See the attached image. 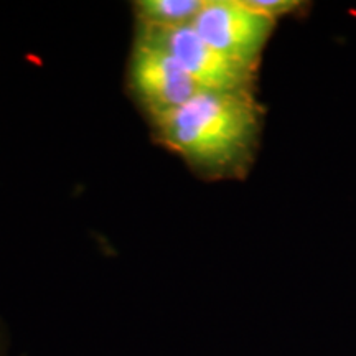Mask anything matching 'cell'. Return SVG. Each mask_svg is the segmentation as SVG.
<instances>
[{"label":"cell","instance_id":"cell-1","mask_svg":"<svg viewBox=\"0 0 356 356\" xmlns=\"http://www.w3.org/2000/svg\"><path fill=\"white\" fill-rule=\"evenodd\" d=\"M252 92L200 91L152 121L155 139L210 178L239 175L251 162L261 132Z\"/></svg>","mask_w":356,"mask_h":356},{"label":"cell","instance_id":"cell-2","mask_svg":"<svg viewBox=\"0 0 356 356\" xmlns=\"http://www.w3.org/2000/svg\"><path fill=\"white\" fill-rule=\"evenodd\" d=\"M137 33L170 53L202 91L252 92L257 66L222 55L208 44L191 25L145 26Z\"/></svg>","mask_w":356,"mask_h":356},{"label":"cell","instance_id":"cell-3","mask_svg":"<svg viewBox=\"0 0 356 356\" xmlns=\"http://www.w3.org/2000/svg\"><path fill=\"white\" fill-rule=\"evenodd\" d=\"M129 88L150 122L202 91L170 53L139 33L129 58Z\"/></svg>","mask_w":356,"mask_h":356},{"label":"cell","instance_id":"cell-4","mask_svg":"<svg viewBox=\"0 0 356 356\" xmlns=\"http://www.w3.org/2000/svg\"><path fill=\"white\" fill-rule=\"evenodd\" d=\"M275 20L244 0H204L191 26L208 44L228 58L257 66Z\"/></svg>","mask_w":356,"mask_h":356},{"label":"cell","instance_id":"cell-5","mask_svg":"<svg viewBox=\"0 0 356 356\" xmlns=\"http://www.w3.org/2000/svg\"><path fill=\"white\" fill-rule=\"evenodd\" d=\"M204 0H137L134 2L137 25L181 26L191 25Z\"/></svg>","mask_w":356,"mask_h":356},{"label":"cell","instance_id":"cell-6","mask_svg":"<svg viewBox=\"0 0 356 356\" xmlns=\"http://www.w3.org/2000/svg\"><path fill=\"white\" fill-rule=\"evenodd\" d=\"M244 2L251 8H254V10L273 20L300 7L299 0H244Z\"/></svg>","mask_w":356,"mask_h":356},{"label":"cell","instance_id":"cell-7","mask_svg":"<svg viewBox=\"0 0 356 356\" xmlns=\"http://www.w3.org/2000/svg\"><path fill=\"white\" fill-rule=\"evenodd\" d=\"M0 356H7V333L2 322H0Z\"/></svg>","mask_w":356,"mask_h":356}]
</instances>
